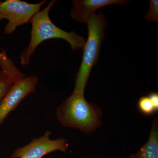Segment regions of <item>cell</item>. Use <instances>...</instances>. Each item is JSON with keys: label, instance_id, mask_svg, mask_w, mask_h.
Listing matches in <instances>:
<instances>
[{"label": "cell", "instance_id": "cell-1", "mask_svg": "<svg viewBox=\"0 0 158 158\" xmlns=\"http://www.w3.org/2000/svg\"><path fill=\"white\" fill-rule=\"evenodd\" d=\"M56 1L52 0L48 5L41 11L33 16L30 23L32 25L31 39L28 46L21 54V64L28 65L30 58L37 46L43 41L57 38L64 40L69 43L72 50L75 51L83 48L86 39L75 32H67L59 28L52 22L49 12Z\"/></svg>", "mask_w": 158, "mask_h": 158}, {"label": "cell", "instance_id": "cell-2", "mask_svg": "<svg viewBox=\"0 0 158 158\" xmlns=\"http://www.w3.org/2000/svg\"><path fill=\"white\" fill-rule=\"evenodd\" d=\"M56 116L63 126L77 129L86 134L93 132L102 124L100 108L85 99L84 95L73 93L57 109Z\"/></svg>", "mask_w": 158, "mask_h": 158}, {"label": "cell", "instance_id": "cell-3", "mask_svg": "<svg viewBox=\"0 0 158 158\" xmlns=\"http://www.w3.org/2000/svg\"><path fill=\"white\" fill-rule=\"evenodd\" d=\"M86 23L88 27V37L83 47L81 64L76 77L73 92L83 95L92 69L96 65L99 58L107 20L102 12L98 14L94 13L90 15Z\"/></svg>", "mask_w": 158, "mask_h": 158}, {"label": "cell", "instance_id": "cell-4", "mask_svg": "<svg viewBox=\"0 0 158 158\" xmlns=\"http://www.w3.org/2000/svg\"><path fill=\"white\" fill-rule=\"evenodd\" d=\"M46 1L30 4L19 0H7L0 4V21L8 20L5 33L11 34L17 27L30 23Z\"/></svg>", "mask_w": 158, "mask_h": 158}, {"label": "cell", "instance_id": "cell-5", "mask_svg": "<svg viewBox=\"0 0 158 158\" xmlns=\"http://www.w3.org/2000/svg\"><path fill=\"white\" fill-rule=\"evenodd\" d=\"M51 134L50 131H47L44 135L33 139L26 146L19 148L13 152L11 158H42L56 151L66 152L69 147L67 140L62 138L51 140Z\"/></svg>", "mask_w": 158, "mask_h": 158}, {"label": "cell", "instance_id": "cell-6", "mask_svg": "<svg viewBox=\"0 0 158 158\" xmlns=\"http://www.w3.org/2000/svg\"><path fill=\"white\" fill-rule=\"evenodd\" d=\"M38 81V77L31 76L25 77L12 85L0 102V125L26 96L35 92Z\"/></svg>", "mask_w": 158, "mask_h": 158}, {"label": "cell", "instance_id": "cell-7", "mask_svg": "<svg viewBox=\"0 0 158 158\" xmlns=\"http://www.w3.org/2000/svg\"><path fill=\"white\" fill-rule=\"evenodd\" d=\"M73 7L70 16L75 20L87 23L91 15L95 13L98 9L109 6L116 5L123 6L128 2L125 0H74L73 1Z\"/></svg>", "mask_w": 158, "mask_h": 158}, {"label": "cell", "instance_id": "cell-8", "mask_svg": "<svg viewBox=\"0 0 158 158\" xmlns=\"http://www.w3.org/2000/svg\"><path fill=\"white\" fill-rule=\"evenodd\" d=\"M129 158H158V123L155 118L147 142L138 152L130 156Z\"/></svg>", "mask_w": 158, "mask_h": 158}, {"label": "cell", "instance_id": "cell-9", "mask_svg": "<svg viewBox=\"0 0 158 158\" xmlns=\"http://www.w3.org/2000/svg\"><path fill=\"white\" fill-rule=\"evenodd\" d=\"M0 67L2 70L9 74L13 84L25 77V75L18 70L4 51L0 53Z\"/></svg>", "mask_w": 158, "mask_h": 158}, {"label": "cell", "instance_id": "cell-10", "mask_svg": "<svg viewBox=\"0 0 158 158\" xmlns=\"http://www.w3.org/2000/svg\"><path fill=\"white\" fill-rule=\"evenodd\" d=\"M137 107L139 112L145 116H151L158 111L148 95L141 97L139 98L137 103Z\"/></svg>", "mask_w": 158, "mask_h": 158}, {"label": "cell", "instance_id": "cell-11", "mask_svg": "<svg viewBox=\"0 0 158 158\" xmlns=\"http://www.w3.org/2000/svg\"><path fill=\"white\" fill-rule=\"evenodd\" d=\"M13 84L9 74L4 71L0 70V102Z\"/></svg>", "mask_w": 158, "mask_h": 158}, {"label": "cell", "instance_id": "cell-12", "mask_svg": "<svg viewBox=\"0 0 158 158\" xmlns=\"http://www.w3.org/2000/svg\"><path fill=\"white\" fill-rule=\"evenodd\" d=\"M145 19L150 23H158V1L150 0L149 8L145 15Z\"/></svg>", "mask_w": 158, "mask_h": 158}, {"label": "cell", "instance_id": "cell-13", "mask_svg": "<svg viewBox=\"0 0 158 158\" xmlns=\"http://www.w3.org/2000/svg\"><path fill=\"white\" fill-rule=\"evenodd\" d=\"M153 104L157 110H158V94L156 92H152L148 95Z\"/></svg>", "mask_w": 158, "mask_h": 158}, {"label": "cell", "instance_id": "cell-14", "mask_svg": "<svg viewBox=\"0 0 158 158\" xmlns=\"http://www.w3.org/2000/svg\"><path fill=\"white\" fill-rule=\"evenodd\" d=\"M1 2H1V1H0V4H1Z\"/></svg>", "mask_w": 158, "mask_h": 158}]
</instances>
